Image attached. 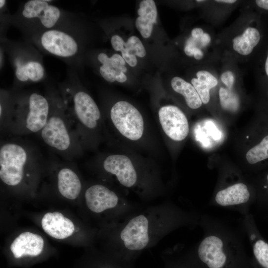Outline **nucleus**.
<instances>
[{"mask_svg": "<svg viewBox=\"0 0 268 268\" xmlns=\"http://www.w3.org/2000/svg\"><path fill=\"white\" fill-rule=\"evenodd\" d=\"M6 1L5 0H0V8H2L4 4H5Z\"/></svg>", "mask_w": 268, "mask_h": 268, "instance_id": "f704fd0d", "label": "nucleus"}, {"mask_svg": "<svg viewBox=\"0 0 268 268\" xmlns=\"http://www.w3.org/2000/svg\"><path fill=\"white\" fill-rule=\"evenodd\" d=\"M199 226L203 234L195 251L207 268H233L232 265L243 260V231L241 233L225 222L207 214L201 215Z\"/></svg>", "mask_w": 268, "mask_h": 268, "instance_id": "f03ea898", "label": "nucleus"}, {"mask_svg": "<svg viewBox=\"0 0 268 268\" xmlns=\"http://www.w3.org/2000/svg\"><path fill=\"white\" fill-rule=\"evenodd\" d=\"M246 158L251 164L268 158V135L265 136L260 143L250 149L247 152Z\"/></svg>", "mask_w": 268, "mask_h": 268, "instance_id": "4be33fe9", "label": "nucleus"}, {"mask_svg": "<svg viewBox=\"0 0 268 268\" xmlns=\"http://www.w3.org/2000/svg\"><path fill=\"white\" fill-rule=\"evenodd\" d=\"M261 39L258 30L254 27L247 28L243 33L233 40V49L243 56L250 54Z\"/></svg>", "mask_w": 268, "mask_h": 268, "instance_id": "a211bd4d", "label": "nucleus"}, {"mask_svg": "<svg viewBox=\"0 0 268 268\" xmlns=\"http://www.w3.org/2000/svg\"><path fill=\"white\" fill-rule=\"evenodd\" d=\"M73 111L78 123L89 129H94L100 118L99 109L92 97L79 91L73 96Z\"/></svg>", "mask_w": 268, "mask_h": 268, "instance_id": "f8f14e48", "label": "nucleus"}, {"mask_svg": "<svg viewBox=\"0 0 268 268\" xmlns=\"http://www.w3.org/2000/svg\"><path fill=\"white\" fill-rule=\"evenodd\" d=\"M265 70H266V74H267L268 76V56H267V59L266 60V63H265Z\"/></svg>", "mask_w": 268, "mask_h": 268, "instance_id": "72a5a7b5", "label": "nucleus"}, {"mask_svg": "<svg viewBox=\"0 0 268 268\" xmlns=\"http://www.w3.org/2000/svg\"><path fill=\"white\" fill-rule=\"evenodd\" d=\"M221 80L227 89H231L234 85L235 76L231 71L226 70L222 73Z\"/></svg>", "mask_w": 268, "mask_h": 268, "instance_id": "a878e982", "label": "nucleus"}, {"mask_svg": "<svg viewBox=\"0 0 268 268\" xmlns=\"http://www.w3.org/2000/svg\"><path fill=\"white\" fill-rule=\"evenodd\" d=\"M47 0H30L27 1L22 11L27 18L38 17L43 26L47 25L54 16L56 7L49 4Z\"/></svg>", "mask_w": 268, "mask_h": 268, "instance_id": "f3484780", "label": "nucleus"}, {"mask_svg": "<svg viewBox=\"0 0 268 268\" xmlns=\"http://www.w3.org/2000/svg\"><path fill=\"white\" fill-rule=\"evenodd\" d=\"M111 42L113 48L116 51H121L125 48V42L118 35L112 37Z\"/></svg>", "mask_w": 268, "mask_h": 268, "instance_id": "bb28decb", "label": "nucleus"}, {"mask_svg": "<svg viewBox=\"0 0 268 268\" xmlns=\"http://www.w3.org/2000/svg\"><path fill=\"white\" fill-rule=\"evenodd\" d=\"M256 3L259 7L268 10V0H257Z\"/></svg>", "mask_w": 268, "mask_h": 268, "instance_id": "c756f323", "label": "nucleus"}, {"mask_svg": "<svg viewBox=\"0 0 268 268\" xmlns=\"http://www.w3.org/2000/svg\"><path fill=\"white\" fill-rule=\"evenodd\" d=\"M137 13L139 16L135 20L136 28L143 37L147 38L151 35L153 24L156 23L157 12L155 2L152 0H142Z\"/></svg>", "mask_w": 268, "mask_h": 268, "instance_id": "2eb2a0df", "label": "nucleus"}, {"mask_svg": "<svg viewBox=\"0 0 268 268\" xmlns=\"http://www.w3.org/2000/svg\"><path fill=\"white\" fill-rule=\"evenodd\" d=\"M267 180L268 181V175L267 176Z\"/></svg>", "mask_w": 268, "mask_h": 268, "instance_id": "c9c22d12", "label": "nucleus"}, {"mask_svg": "<svg viewBox=\"0 0 268 268\" xmlns=\"http://www.w3.org/2000/svg\"><path fill=\"white\" fill-rule=\"evenodd\" d=\"M84 197L89 209L97 214L108 210H115L126 217L138 207L120 199L114 191L100 184L89 187L86 190Z\"/></svg>", "mask_w": 268, "mask_h": 268, "instance_id": "20e7f679", "label": "nucleus"}, {"mask_svg": "<svg viewBox=\"0 0 268 268\" xmlns=\"http://www.w3.org/2000/svg\"><path fill=\"white\" fill-rule=\"evenodd\" d=\"M158 116L161 127L166 134L172 139H184L189 132L188 120L184 113L177 107L167 105L161 107Z\"/></svg>", "mask_w": 268, "mask_h": 268, "instance_id": "0eeeda50", "label": "nucleus"}, {"mask_svg": "<svg viewBox=\"0 0 268 268\" xmlns=\"http://www.w3.org/2000/svg\"><path fill=\"white\" fill-rule=\"evenodd\" d=\"M204 32L201 28H195L191 31V36L193 38H200L203 34Z\"/></svg>", "mask_w": 268, "mask_h": 268, "instance_id": "c85d7f7f", "label": "nucleus"}, {"mask_svg": "<svg viewBox=\"0 0 268 268\" xmlns=\"http://www.w3.org/2000/svg\"><path fill=\"white\" fill-rule=\"evenodd\" d=\"M26 145L17 141L3 143L0 148V178L6 185H18L22 181L24 169L34 161Z\"/></svg>", "mask_w": 268, "mask_h": 268, "instance_id": "7ed1b4c3", "label": "nucleus"}, {"mask_svg": "<svg viewBox=\"0 0 268 268\" xmlns=\"http://www.w3.org/2000/svg\"><path fill=\"white\" fill-rule=\"evenodd\" d=\"M215 1L217 2L230 3V4L234 3L236 1V0H217Z\"/></svg>", "mask_w": 268, "mask_h": 268, "instance_id": "473e14b6", "label": "nucleus"}, {"mask_svg": "<svg viewBox=\"0 0 268 268\" xmlns=\"http://www.w3.org/2000/svg\"><path fill=\"white\" fill-rule=\"evenodd\" d=\"M201 216L192 208L172 203L138 206L116 224L117 246L121 251H141L175 230L199 226Z\"/></svg>", "mask_w": 268, "mask_h": 268, "instance_id": "f257e3e1", "label": "nucleus"}, {"mask_svg": "<svg viewBox=\"0 0 268 268\" xmlns=\"http://www.w3.org/2000/svg\"><path fill=\"white\" fill-rule=\"evenodd\" d=\"M125 48L130 54L139 57H144L146 55L145 49L138 38L133 36L130 37L125 44Z\"/></svg>", "mask_w": 268, "mask_h": 268, "instance_id": "393cba45", "label": "nucleus"}, {"mask_svg": "<svg viewBox=\"0 0 268 268\" xmlns=\"http://www.w3.org/2000/svg\"><path fill=\"white\" fill-rule=\"evenodd\" d=\"M44 240L40 235L29 232L21 233L10 245L15 258L25 256H37L42 252Z\"/></svg>", "mask_w": 268, "mask_h": 268, "instance_id": "4468645a", "label": "nucleus"}, {"mask_svg": "<svg viewBox=\"0 0 268 268\" xmlns=\"http://www.w3.org/2000/svg\"><path fill=\"white\" fill-rule=\"evenodd\" d=\"M43 47L54 55L68 57L74 55L78 50L75 40L69 35L57 30H48L42 35Z\"/></svg>", "mask_w": 268, "mask_h": 268, "instance_id": "9d476101", "label": "nucleus"}, {"mask_svg": "<svg viewBox=\"0 0 268 268\" xmlns=\"http://www.w3.org/2000/svg\"><path fill=\"white\" fill-rule=\"evenodd\" d=\"M111 120L118 131L125 137L132 140L139 139L142 135L144 122L138 110L128 102L116 103L110 111Z\"/></svg>", "mask_w": 268, "mask_h": 268, "instance_id": "39448f33", "label": "nucleus"}, {"mask_svg": "<svg viewBox=\"0 0 268 268\" xmlns=\"http://www.w3.org/2000/svg\"><path fill=\"white\" fill-rule=\"evenodd\" d=\"M28 109L27 114L20 123L30 133L40 132L49 117V105L47 100L43 96L33 93L29 97Z\"/></svg>", "mask_w": 268, "mask_h": 268, "instance_id": "1a4fd4ad", "label": "nucleus"}, {"mask_svg": "<svg viewBox=\"0 0 268 268\" xmlns=\"http://www.w3.org/2000/svg\"><path fill=\"white\" fill-rule=\"evenodd\" d=\"M41 225L47 234L58 239L70 236L74 230L72 222L57 211L46 213L42 219Z\"/></svg>", "mask_w": 268, "mask_h": 268, "instance_id": "ddd939ff", "label": "nucleus"}, {"mask_svg": "<svg viewBox=\"0 0 268 268\" xmlns=\"http://www.w3.org/2000/svg\"><path fill=\"white\" fill-rule=\"evenodd\" d=\"M251 193L246 184L238 181L219 189L209 205L235 211L243 216L249 214Z\"/></svg>", "mask_w": 268, "mask_h": 268, "instance_id": "423d86ee", "label": "nucleus"}, {"mask_svg": "<svg viewBox=\"0 0 268 268\" xmlns=\"http://www.w3.org/2000/svg\"><path fill=\"white\" fill-rule=\"evenodd\" d=\"M122 57L126 63L131 67H135L137 64L135 56L129 54L124 48L121 51Z\"/></svg>", "mask_w": 268, "mask_h": 268, "instance_id": "cd10ccee", "label": "nucleus"}, {"mask_svg": "<svg viewBox=\"0 0 268 268\" xmlns=\"http://www.w3.org/2000/svg\"><path fill=\"white\" fill-rule=\"evenodd\" d=\"M40 132L42 140L51 148L64 152L70 147L72 141L69 131L60 116H50Z\"/></svg>", "mask_w": 268, "mask_h": 268, "instance_id": "6e6552de", "label": "nucleus"}, {"mask_svg": "<svg viewBox=\"0 0 268 268\" xmlns=\"http://www.w3.org/2000/svg\"><path fill=\"white\" fill-rule=\"evenodd\" d=\"M16 76L21 81H26L30 79L32 81L41 80L44 74V69L38 62H28L17 66L15 71Z\"/></svg>", "mask_w": 268, "mask_h": 268, "instance_id": "412c9836", "label": "nucleus"}, {"mask_svg": "<svg viewBox=\"0 0 268 268\" xmlns=\"http://www.w3.org/2000/svg\"><path fill=\"white\" fill-rule=\"evenodd\" d=\"M197 78H193L191 83L199 95L202 103L207 104L210 99L209 90L215 87L218 80L207 70H201L196 74Z\"/></svg>", "mask_w": 268, "mask_h": 268, "instance_id": "aec40b11", "label": "nucleus"}, {"mask_svg": "<svg viewBox=\"0 0 268 268\" xmlns=\"http://www.w3.org/2000/svg\"><path fill=\"white\" fill-rule=\"evenodd\" d=\"M219 96L220 105L223 109L231 112H235L238 109L239 98L231 89L220 87Z\"/></svg>", "mask_w": 268, "mask_h": 268, "instance_id": "5701e85b", "label": "nucleus"}, {"mask_svg": "<svg viewBox=\"0 0 268 268\" xmlns=\"http://www.w3.org/2000/svg\"><path fill=\"white\" fill-rule=\"evenodd\" d=\"M98 60L103 66L115 70H120L124 73L127 71L125 66V61L119 54H115L108 57L105 53H100L98 56Z\"/></svg>", "mask_w": 268, "mask_h": 268, "instance_id": "b1692460", "label": "nucleus"}, {"mask_svg": "<svg viewBox=\"0 0 268 268\" xmlns=\"http://www.w3.org/2000/svg\"><path fill=\"white\" fill-rule=\"evenodd\" d=\"M203 0H197V1L198 2H199V1H203Z\"/></svg>", "mask_w": 268, "mask_h": 268, "instance_id": "e433bc0d", "label": "nucleus"}, {"mask_svg": "<svg viewBox=\"0 0 268 268\" xmlns=\"http://www.w3.org/2000/svg\"><path fill=\"white\" fill-rule=\"evenodd\" d=\"M193 56L196 60H200L203 58V53L201 50L196 48L195 49Z\"/></svg>", "mask_w": 268, "mask_h": 268, "instance_id": "7c9ffc66", "label": "nucleus"}, {"mask_svg": "<svg viewBox=\"0 0 268 268\" xmlns=\"http://www.w3.org/2000/svg\"><path fill=\"white\" fill-rule=\"evenodd\" d=\"M127 76L125 74V73L123 72H121L119 73V74L117 76L116 78V81L119 82H124L127 80Z\"/></svg>", "mask_w": 268, "mask_h": 268, "instance_id": "2f4dec72", "label": "nucleus"}, {"mask_svg": "<svg viewBox=\"0 0 268 268\" xmlns=\"http://www.w3.org/2000/svg\"><path fill=\"white\" fill-rule=\"evenodd\" d=\"M104 170L116 176L123 186L131 188L137 181L136 171L129 157L123 155L114 154L108 156L103 162Z\"/></svg>", "mask_w": 268, "mask_h": 268, "instance_id": "9b49d317", "label": "nucleus"}, {"mask_svg": "<svg viewBox=\"0 0 268 268\" xmlns=\"http://www.w3.org/2000/svg\"><path fill=\"white\" fill-rule=\"evenodd\" d=\"M171 86L176 92L182 94L185 98L188 106L193 109L200 108L202 101L193 85L178 76L171 80Z\"/></svg>", "mask_w": 268, "mask_h": 268, "instance_id": "6ab92c4d", "label": "nucleus"}, {"mask_svg": "<svg viewBox=\"0 0 268 268\" xmlns=\"http://www.w3.org/2000/svg\"><path fill=\"white\" fill-rule=\"evenodd\" d=\"M58 188L63 197L74 200L80 193L81 184L78 176L72 170L63 168L58 174Z\"/></svg>", "mask_w": 268, "mask_h": 268, "instance_id": "dca6fc26", "label": "nucleus"}]
</instances>
